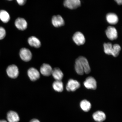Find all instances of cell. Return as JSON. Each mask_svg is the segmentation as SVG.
<instances>
[{
    "instance_id": "83f0119b",
    "label": "cell",
    "mask_w": 122,
    "mask_h": 122,
    "mask_svg": "<svg viewBox=\"0 0 122 122\" xmlns=\"http://www.w3.org/2000/svg\"><path fill=\"white\" fill-rule=\"evenodd\" d=\"M0 122H7L5 120H0Z\"/></svg>"
},
{
    "instance_id": "603a6c76",
    "label": "cell",
    "mask_w": 122,
    "mask_h": 122,
    "mask_svg": "<svg viewBox=\"0 0 122 122\" xmlns=\"http://www.w3.org/2000/svg\"><path fill=\"white\" fill-rule=\"evenodd\" d=\"M104 51L106 54L111 55L112 49L113 45L110 43H105L103 45Z\"/></svg>"
},
{
    "instance_id": "7402d4cb",
    "label": "cell",
    "mask_w": 122,
    "mask_h": 122,
    "mask_svg": "<svg viewBox=\"0 0 122 122\" xmlns=\"http://www.w3.org/2000/svg\"><path fill=\"white\" fill-rule=\"evenodd\" d=\"M121 50V47L118 44H115L113 46L112 50L111 55L114 57H117L119 54Z\"/></svg>"
},
{
    "instance_id": "d4e9b609",
    "label": "cell",
    "mask_w": 122,
    "mask_h": 122,
    "mask_svg": "<svg viewBox=\"0 0 122 122\" xmlns=\"http://www.w3.org/2000/svg\"><path fill=\"white\" fill-rule=\"evenodd\" d=\"M16 1L19 5L22 6L25 4L27 0H16Z\"/></svg>"
},
{
    "instance_id": "52a82bcc",
    "label": "cell",
    "mask_w": 122,
    "mask_h": 122,
    "mask_svg": "<svg viewBox=\"0 0 122 122\" xmlns=\"http://www.w3.org/2000/svg\"><path fill=\"white\" fill-rule=\"evenodd\" d=\"M73 39L76 45L80 46L84 44L85 42L84 36L80 32H76L73 35Z\"/></svg>"
},
{
    "instance_id": "7c38bea8",
    "label": "cell",
    "mask_w": 122,
    "mask_h": 122,
    "mask_svg": "<svg viewBox=\"0 0 122 122\" xmlns=\"http://www.w3.org/2000/svg\"><path fill=\"white\" fill-rule=\"evenodd\" d=\"M52 69L50 66L47 64H44L40 68V72L43 75L48 76L51 75Z\"/></svg>"
},
{
    "instance_id": "5b68a950",
    "label": "cell",
    "mask_w": 122,
    "mask_h": 122,
    "mask_svg": "<svg viewBox=\"0 0 122 122\" xmlns=\"http://www.w3.org/2000/svg\"><path fill=\"white\" fill-rule=\"evenodd\" d=\"M80 83L77 80L70 79L66 86V89L68 91H74L80 88Z\"/></svg>"
},
{
    "instance_id": "3957f363",
    "label": "cell",
    "mask_w": 122,
    "mask_h": 122,
    "mask_svg": "<svg viewBox=\"0 0 122 122\" xmlns=\"http://www.w3.org/2000/svg\"><path fill=\"white\" fill-rule=\"evenodd\" d=\"M84 85L88 89L95 90L97 88V81L93 77L91 76L87 78L84 82Z\"/></svg>"
},
{
    "instance_id": "cb8c5ba5",
    "label": "cell",
    "mask_w": 122,
    "mask_h": 122,
    "mask_svg": "<svg viewBox=\"0 0 122 122\" xmlns=\"http://www.w3.org/2000/svg\"><path fill=\"white\" fill-rule=\"evenodd\" d=\"M6 35V30L4 27H0V40L3 39Z\"/></svg>"
},
{
    "instance_id": "6da1fadb",
    "label": "cell",
    "mask_w": 122,
    "mask_h": 122,
    "mask_svg": "<svg viewBox=\"0 0 122 122\" xmlns=\"http://www.w3.org/2000/svg\"><path fill=\"white\" fill-rule=\"evenodd\" d=\"M7 75L11 78H16L19 75V69L14 65L9 66L7 68Z\"/></svg>"
},
{
    "instance_id": "2e32d148",
    "label": "cell",
    "mask_w": 122,
    "mask_h": 122,
    "mask_svg": "<svg viewBox=\"0 0 122 122\" xmlns=\"http://www.w3.org/2000/svg\"><path fill=\"white\" fill-rule=\"evenodd\" d=\"M106 19L109 24L112 25L117 24L118 21L117 15L115 14L112 13H108L107 15Z\"/></svg>"
},
{
    "instance_id": "4fadbf2b",
    "label": "cell",
    "mask_w": 122,
    "mask_h": 122,
    "mask_svg": "<svg viewBox=\"0 0 122 122\" xmlns=\"http://www.w3.org/2000/svg\"><path fill=\"white\" fill-rule=\"evenodd\" d=\"M93 118L96 122H102L106 119V114L102 111H98L93 114Z\"/></svg>"
},
{
    "instance_id": "9a60e30c",
    "label": "cell",
    "mask_w": 122,
    "mask_h": 122,
    "mask_svg": "<svg viewBox=\"0 0 122 122\" xmlns=\"http://www.w3.org/2000/svg\"><path fill=\"white\" fill-rule=\"evenodd\" d=\"M28 42L30 46L36 48H39L41 46L40 41L36 36H30L28 40Z\"/></svg>"
},
{
    "instance_id": "ffe728a7",
    "label": "cell",
    "mask_w": 122,
    "mask_h": 122,
    "mask_svg": "<svg viewBox=\"0 0 122 122\" xmlns=\"http://www.w3.org/2000/svg\"><path fill=\"white\" fill-rule=\"evenodd\" d=\"M10 19V15L7 11L4 10H0V19L3 22L7 23Z\"/></svg>"
},
{
    "instance_id": "e0dca14e",
    "label": "cell",
    "mask_w": 122,
    "mask_h": 122,
    "mask_svg": "<svg viewBox=\"0 0 122 122\" xmlns=\"http://www.w3.org/2000/svg\"><path fill=\"white\" fill-rule=\"evenodd\" d=\"M51 75L56 80L58 81H61L64 76L62 71L58 68H56L53 69Z\"/></svg>"
},
{
    "instance_id": "484cf974",
    "label": "cell",
    "mask_w": 122,
    "mask_h": 122,
    "mask_svg": "<svg viewBox=\"0 0 122 122\" xmlns=\"http://www.w3.org/2000/svg\"><path fill=\"white\" fill-rule=\"evenodd\" d=\"M119 5H121L122 3V0H114Z\"/></svg>"
},
{
    "instance_id": "8992f818",
    "label": "cell",
    "mask_w": 122,
    "mask_h": 122,
    "mask_svg": "<svg viewBox=\"0 0 122 122\" xmlns=\"http://www.w3.org/2000/svg\"><path fill=\"white\" fill-rule=\"evenodd\" d=\"M106 36L111 40H114L117 39L118 37V33L115 27L112 26L108 27L106 30Z\"/></svg>"
},
{
    "instance_id": "ba28073f",
    "label": "cell",
    "mask_w": 122,
    "mask_h": 122,
    "mask_svg": "<svg viewBox=\"0 0 122 122\" xmlns=\"http://www.w3.org/2000/svg\"><path fill=\"white\" fill-rule=\"evenodd\" d=\"M15 25L18 30H24L27 29V23L26 21L24 18H19L15 20Z\"/></svg>"
},
{
    "instance_id": "44dd1931",
    "label": "cell",
    "mask_w": 122,
    "mask_h": 122,
    "mask_svg": "<svg viewBox=\"0 0 122 122\" xmlns=\"http://www.w3.org/2000/svg\"><path fill=\"white\" fill-rule=\"evenodd\" d=\"M75 68L76 72L79 75H83L84 73V68L79 59L77 58L75 61Z\"/></svg>"
},
{
    "instance_id": "4316f807",
    "label": "cell",
    "mask_w": 122,
    "mask_h": 122,
    "mask_svg": "<svg viewBox=\"0 0 122 122\" xmlns=\"http://www.w3.org/2000/svg\"><path fill=\"white\" fill-rule=\"evenodd\" d=\"M30 122H40L39 120L36 119H34L31 120Z\"/></svg>"
},
{
    "instance_id": "7a4b0ae2",
    "label": "cell",
    "mask_w": 122,
    "mask_h": 122,
    "mask_svg": "<svg viewBox=\"0 0 122 122\" xmlns=\"http://www.w3.org/2000/svg\"><path fill=\"white\" fill-rule=\"evenodd\" d=\"M19 55L21 59L24 61L28 62L31 59L32 53L28 49L25 48L21 49L20 51Z\"/></svg>"
},
{
    "instance_id": "9c48e42d",
    "label": "cell",
    "mask_w": 122,
    "mask_h": 122,
    "mask_svg": "<svg viewBox=\"0 0 122 122\" xmlns=\"http://www.w3.org/2000/svg\"><path fill=\"white\" fill-rule=\"evenodd\" d=\"M27 74L30 80L33 81L37 80L40 77L39 71L34 68H30L27 71Z\"/></svg>"
},
{
    "instance_id": "f1b7e54d",
    "label": "cell",
    "mask_w": 122,
    "mask_h": 122,
    "mask_svg": "<svg viewBox=\"0 0 122 122\" xmlns=\"http://www.w3.org/2000/svg\"><path fill=\"white\" fill-rule=\"evenodd\" d=\"M8 0V1H12V0Z\"/></svg>"
},
{
    "instance_id": "8fae6325",
    "label": "cell",
    "mask_w": 122,
    "mask_h": 122,
    "mask_svg": "<svg viewBox=\"0 0 122 122\" xmlns=\"http://www.w3.org/2000/svg\"><path fill=\"white\" fill-rule=\"evenodd\" d=\"M77 58L83 67L84 73L87 74H89L91 72V69L87 59L83 56H80Z\"/></svg>"
},
{
    "instance_id": "ac0fdd59",
    "label": "cell",
    "mask_w": 122,
    "mask_h": 122,
    "mask_svg": "<svg viewBox=\"0 0 122 122\" xmlns=\"http://www.w3.org/2000/svg\"><path fill=\"white\" fill-rule=\"evenodd\" d=\"M52 86L55 91L57 92H61L63 91V84L61 81L56 80L53 82Z\"/></svg>"
},
{
    "instance_id": "277c9868",
    "label": "cell",
    "mask_w": 122,
    "mask_h": 122,
    "mask_svg": "<svg viewBox=\"0 0 122 122\" xmlns=\"http://www.w3.org/2000/svg\"><path fill=\"white\" fill-rule=\"evenodd\" d=\"M63 4L65 7L74 10L80 6L81 3L80 0H65Z\"/></svg>"
},
{
    "instance_id": "d6986e66",
    "label": "cell",
    "mask_w": 122,
    "mask_h": 122,
    "mask_svg": "<svg viewBox=\"0 0 122 122\" xmlns=\"http://www.w3.org/2000/svg\"><path fill=\"white\" fill-rule=\"evenodd\" d=\"M80 107L81 109L85 112H87L90 110L91 107V104L86 100H83L81 102Z\"/></svg>"
},
{
    "instance_id": "5bb4252c",
    "label": "cell",
    "mask_w": 122,
    "mask_h": 122,
    "mask_svg": "<svg viewBox=\"0 0 122 122\" xmlns=\"http://www.w3.org/2000/svg\"><path fill=\"white\" fill-rule=\"evenodd\" d=\"M7 119L9 122H18L20 120L17 113L13 111H10L7 113Z\"/></svg>"
},
{
    "instance_id": "30bf717a",
    "label": "cell",
    "mask_w": 122,
    "mask_h": 122,
    "mask_svg": "<svg viewBox=\"0 0 122 122\" xmlns=\"http://www.w3.org/2000/svg\"><path fill=\"white\" fill-rule=\"evenodd\" d=\"M51 22L53 26L56 27L62 26L65 24L63 18L60 15L53 16L52 18Z\"/></svg>"
}]
</instances>
